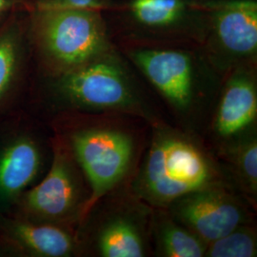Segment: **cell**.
Listing matches in <instances>:
<instances>
[{
    "instance_id": "obj_1",
    "label": "cell",
    "mask_w": 257,
    "mask_h": 257,
    "mask_svg": "<svg viewBox=\"0 0 257 257\" xmlns=\"http://www.w3.org/2000/svg\"><path fill=\"white\" fill-rule=\"evenodd\" d=\"M214 183L211 162L193 143L175 134L156 137L136 182L138 195L157 207Z\"/></svg>"
},
{
    "instance_id": "obj_2",
    "label": "cell",
    "mask_w": 257,
    "mask_h": 257,
    "mask_svg": "<svg viewBox=\"0 0 257 257\" xmlns=\"http://www.w3.org/2000/svg\"><path fill=\"white\" fill-rule=\"evenodd\" d=\"M42 48L67 72L100 57L107 48L97 10L48 5L40 26Z\"/></svg>"
},
{
    "instance_id": "obj_3",
    "label": "cell",
    "mask_w": 257,
    "mask_h": 257,
    "mask_svg": "<svg viewBox=\"0 0 257 257\" xmlns=\"http://www.w3.org/2000/svg\"><path fill=\"white\" fill-rule=\"evenodd\" d=\"M71 149L91 189L81 214L84 219L127 173L134 146L131 138L122 132L92 128L75 133Z\"/></svg>"
},
{
    "instance_id": "obj_4",
    "label": "cell",
    "mask_w": 257,
    "mask_h": 257,
    "mask_svg": "<svg viewBox=\"0 0 257 257\" xmlns=\"http://www.w3.org/2000/svg\"><path fill=\"white\" fill-rule=\"evenodd\" d=\"M86 201L72 149L58 140L49 173L22 199L25 218L57 225L81 219Z\"/></svg>"
},
{
    "instance_id": "obj_5",
    "label": "cell",
    "mask_w": 257,
    "mask_h": 257,
    "mask_svg": "<svg viewBox=\"0 0 257 257\" xmlns=\"http://www.w3.org/2000/svg\"><path fill=\"white\" fill-rule=\"evenodd\" d=\"M61 91L74 105L94 110H132L136 99L118 65L100 57L66 72Z\"/></svg>"
},
{
    "instance_id": "obj_6",
    "label": "cell",
    "mask_w": 257,
    "mask_h": 257,
    "mask_svg": "<svg viewBox=\"0 0 257 257\" xmlns=\"http://www.w3.org/2000/svg\"><path fill=\"white\" fill-rule=\"evenodd\" d=\"M168 207L175 221L207 245L244 225L242 207L215 184L188 193Z\"/></svg>"
},
{
    "instance_id": "obj_7",
    "label": "cell",
    "mask_w": 257,
    "mask_h": 257,
    "mask_svg": "<svg viewBox=\"0 0 257 257\" xmlns=\"http://www.w3.org/2000/svg\"><path fill=\"white\" fill-rule=\"evenodd\" d=\"M132 57L175 108L190 109L193 99V72L189 55L172 50H138Z\"/></svg>"
},
{
    "instance_id": "obj_8",
    "label": "cell",
    "mask_w": 257,
    "mask_h": 257,
    "mask_svg": "<svg viewBox=\"0 0 257 257\" xmlns=\"http://www.w3.org/2000/svg\"><path fill=\"white\" fill-rule=\"evenodd\" d=\"M213 18L219 43L229 54L238 57L256 54V1L224 2L216 8Z\"/></svg>"
},
{
    "instance_id": "obj_9",
    "label": "cell",
    "mask_w": 257,
    "mask_h": 257,
    "mask_svg": "<svg viewBox=\"0 0 257 257\" xmlns=\"http://www.w3.org/2000/svg\"><path fill=\"white\" fill-rule=\"evenodd\" d=\"M6 232L15 247L32 256H71L75 248L73 236L57 224L23 217L8 221Z\"/></svg>"
},
{
    "instance_id": "obj_10",
    "label": "cell",
    "mask_w": 257,
    "mask_h": 257,
    "mask_svg": "<svg viewBox=\"0 0 257 257\" xmlns=\"http://www.w3.org/2000/svg\"><path fill=\"white\" fill-rule=\"evenodd\" d=\"M256 86L248 74H234L227 83L215 116V132L221 138L237 136L256 119Z\"/></svg>"
},
{
    "instance_id": "obj_11",
    "label": "cell",
    "mask_w": 257,
    "mask_h": 257,
    "mask_svg": "<svg viewBox=\"0 0 257 257\" xmlns=\"http://www.w3.org/2000/svg\"><path fill=\"white\" fill-rule=\"evenodd\" d=\"M40 164L39 148L32 138L10 142L0 155V193L7 197L20 194L35 180Z\"/></svg>"
},
{
    "instance_id": "obj_12",
    "label": "cell",
    "mask_w": 257,
    "mask_h": 257,
    "mask_svg": "<svg viewBox=\"0 0 257 257\" xmlns=\"http://www.w3.org/2000/svg\"><path fill=\"white\" fill-rule=\"evenodd\" d=\"M97 248L104 257H142L145 255L144 239L134 221L114 217L98 233Z\"/></svg>"
},
{
    "instance_id": "obj_13",
    "label": "cell",
    "mask_w": 257,
    "mask_h": 257,
    "mask_svg": "<svg viewBox=\"0 0 257 257\" xmlns=\"http://www.w3.org/2000/svg\"><path fill=\"white\" fill-rule=\"evenodd\" d=\"M157 245L161 255L167 257H202L207 248L202 239L174 218L159 224Z\"/></svg>"
},
{
    "instance_id": "obj_14",
    "label": "cell",
    "mask_w": 257,
    "mask_h": 257,
    "mask_svg": "<svg viewBox=\"0 0 257 257\" xmlns=\"http://www.w3.org/2000/svg\"><path fill=\"white\" fill-rule=\"evenodd\" d=\"M185 10L182 0H133L132 12L144 25L169 26L181 18Z\"/></svg>"
},
{
    "instance_id": "obj_15",
    "label": "cell",
    "mask_w": 257,
    "mask_h": 257,
    "mask_svg": "<svg viewBox=\"0 0 257 257\" xmlns=\"http://www.w3.org/2000/svg\"><path fill=\"white\" fill-rule=\"evenodd\" d=\"M255 232L241 225L228 234L209 243L205 255L209 257L256 256Z\"/></svg>"
},
{
    "instance_id": "obj_16",
    "label": "cell",
    "mask_w": 257,
    "mask_h": 257,
    "mask_svg": "<svg viewBox=\"0 0 257 257\" xmlns=\"http://www.w3.org/2000/svg\"><path fill=\"white\" fill-rule=\"evenodd\" d=\"M19 45L13 36L0 37V101L14 82L19 65Z\"/></svg>"
},
{
    "instance_id": "obj_17",
    "label": "cell",
    "mask_w": 257,
    "mask_h": 257,
    "mask_svg": "<svg viewBox=\"0 0 257 257\" xmlns=\"http://www.w3.org/2000/svg\"><path fill=\"white\" fill-rule=\"evenodd\" d=\"M238 175L251 193L257 191V143L255 138H250L242 143L234 153L233 158Z\"/></svg>"
},
{
    "instance_id": "obj_18",
    "label": "cell",
    "mask_w": 257,
    "mask_h": 257,
    "mask_svg": "<svg viewBox=\"0 0 257 257\" xmlns=\"http://www.w3.org/2000/svg\"><path fill=\"white\" fill-rule=\"evenodd\" d=\"M103 0H53L49 5H63L97 10L101 8Z\"/></svg>"
},
{
    "instance_id": "obj_19",
    "label": "cell",
    "mask_w": 257,
    "mask_h": 257,
    "mask_svg": "<svg viewBox=\"0 0 257 257\" xmlns=\"http://www.w3.org/2000/svg\"><path fill=\"white\" fill-rule=\"evenodd\" d=\"M10 0H0V14L6 9L9 4Z\"/></svg>"
}]
</instances>
